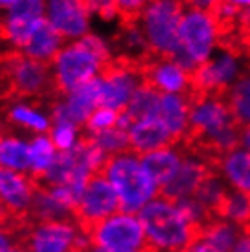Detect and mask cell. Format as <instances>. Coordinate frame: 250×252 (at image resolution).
<instances>
[{
	"instance_id": "1",
	"label": "cell",
	"mask_w": 250,
	"mask_h": 252,
	"mask_svg": "<svg viewBox=\"0 0 250 252\" xmlns=\"http://www.w3.org/2000/svg\"><path fill=\"white\" fill-rule=\"evenodd\" d=\"M241 126L230 110L225 95L192 94L190 101V132L183 145L197 146L203 156L216 159L239 146Z\"/></svg>"
},
{
	"instance_id": "2",
	"label": "cell",
	"mask_w": 250,
	"mask_h": 252,
	"mask_svg": "<svg viewBox=\"0 0 250 252\" xmlns=\"http://www.w3.org/2000/svg\"><path fill=\"white\" fill-rule=\"evenodd\" d=\"M112 59V46L92 33H88L86 37L79 40L64 44L51 64L59 95L62 97L86 84L88 81L99 77Z\"/></svg>"
},
{
	"instance_id": "3",
	"label": "cell",
	"mask_w": 250,
	"mask_h": 252,
	"mask_svg": "<svg viewBox=\"0 0 250 252\" xmlns=\"http://www.w3.org/2000/svg\"><path fill=\"white\" fill-rule=\"evenodd\" d=\"M150 249L183 252L197 240L201 228L188 220L181 207L168 197H156L139 212Z\"/></svg>"
},
{
	"instance_id": "4",
	"label": "cell",
	"mask_w": 250,
	"mask_h": 252,
	"mask_svg": "<svg viewBox=\"0 0 250 252\" xmlns=\"http://www.w3.org/2000/svg\"><path fill=\"white\" fill-rule=\"evenodd\" d=\"M100 172L106 176L119 195L123 212L139 214L161 192L143 166L141 156L133 154L131 150L108 158Z\"/></svg>"
},
{
	"instance_id": "5",
	"label": "cell",
	"mask_w": 250,
	"mask_h": 252,
	"mask_svg": "<svg viewBox=\"0 0 250 252\" xmlns=\"http://www.w3.org/2000/svg\"><path fill=\"white\" fill-rule=\"evenodd\" d=\"M223 44V30L212 11L187 6L179 26V48L174 61L194 73Z\"/></svg>"
},
{
	"instance_id": "6",
	"label": "cell",
	"mask_w": 250,
	"mask_h": 252,
	"mask_svg": "<svg viewBox=\"0 0 250 252\" xmlns=\"http://www.w3.org/2000/svg\"><path fill=\"white\" fill-rule=\"evenodd\" d=\"M185 9L183 0H150L139 13L137 22L154 57H174Z\"/></svg>"
},
{
	"instance_id": "7",
	"label": "cell",
	"mask_w": 250,
	"mask_h": 252,
	"mask_svg": "<svg viewBox=\"0 0 250 252\" xmlns=\"http://www.w3.org/2000/svg\"><path fill=\"white\" fill-rule=\"evenodd\" d=\"M245 75V59L238 46L223 42L205 64L192 73L194 94L226 95Z\"/></svg>"
},
{
	"instance_id": "8",
	"label": "cell",
	"mask_w": 250,
	"mask_h": 252,
	"mask_svg": "<svg viewBox=\"0 0 250 252\" xmlns=\"http://www.w3.org/2000/svg\"><path fill=\"white\" fill-rule=\"evenodd\" d=\"M28 252H90L92 241L75 221H38L20 236Z\"/></svg>"
},
{
	"instance_id": "9",
	"label": "cell",
	"mask_w": 250,
	"mask_h": 252,
	"mask_svg": "<svg viewBox=\"0 0 250 252\" xmlns=\"http://www.w3.org/2000/svg\"><path fill=\"white\" fill-rule=\"evenodd\" d=\"M86 234L92 247L108 252H137L148 247L139 216L123 210L99 221Z\"/></svg>"
},
{
	"instance_id": "10",
	"label": "cell",
	"mask_w": 250,
	"mask_h": 252,
	"mask_svg": "<svg viewBox=\"0 0 250 252\" xmlns=\"http://www.w3.org/2000/svg\"><path fill=\"white\" fill-rule=\"evenodd\" d=\"M100 79V106L125 112L144 81L143 64L126 59L113 57L99 75Z\"/></svg>"
},
{
	"instance_id": "11",
	"label": "cell",
	"mask_w": 250,
	"mask_h": 252,
	"mask_svg": "<svg viewBox=\"0 0 250 252\" xmlns=\"http://www.w3.org/2000/svg\"><path fill=\"white\" fill-rule=\"evenodd\" d=\"M121 212L119 195L102 172H97L88 179L81 199L75 207L77 225L88 232L99 221Z\"/></svg>"
},
{
	"instance_id": "12",
	"label": "cell",
	"mask_w": 250,
	"mask_h": 252,
	"mask_svg": "<svg viewBox=\"0 0 250 252\" xmlns=\"http://www.w3.org/2000/svg\"><path fill=\"white\" fill-rule=\"evenodd\" d=\"M100 106V79L95 77L73 92L59 97L50 106L53 125H73L81 128Z\"/></svg>"
},
{
	"instance_id": "13",
	"label": "cell",
	"mask_w": 250,
	"mask_h": 252,
	"mask_svg": "<svg viewBox=\"0 0 250 252\" xmlns=\"http://www.w3.org/2000/svg\"><path fill=\"white\" fill-rule=\"evenodd\" d=\"M46 20L69 42L90 33V11L82 0H46Z\"/></svg>"
},
{
	"instance_id": "14",
	"label": "cell",
	"mask_w": 250,
	"mask_h": 252,
	"mask_svg": "<svg viewBox=\"0 0 250 252\" xmlns=\"http://www.w3.org/2000/svg\"><path fill=\"white\" fill-rule=\"evenodd\" d=\"M144 81L161 94L192 95V73L172 57H150L143 64Z\"/></svg>"
},
{
	"instance_id": "15",
	"label": "cell",
	"mask_w": 250,
	"mask_h": 252,
	"mask_svg": "<svg viewBox=\"0 0 250 252\" xmlns=\"http://www.w3.org/2000/svg\"><path fill=\"white\" fill-rule=\"evenodd\" d=\"M35 197V183L28 174L4 170L0 177V205L7 214L20 221H28Z\"/></svg>"
},
{
	"instance_id": "16",
	"label": "cell",
	"mask_w": 250,
	"mask_h": 252,
	"mask_svg": "<svg viewBox=\"0 0 250 252\" xmlns=\"http://www.w3.org/2000/svg\"><path fill=\"white\" fill-rule=\"evenodd\" d=\"M212 170V161H208L207 156L192 154L187 146V156H185L181 168L175 174L174 179L166 187L161 189V195L168 197L172 201L190 197V195L195 194V190L199 189V185L205 181V177Z\"/></svg>"
},
{
	"instance_id": "17",
	"label": "cell",
	"mask_w": 250,
	"mask_h": 252,
	"mask_svg": "<svg viewBox=\"0 0 250 252\" xmlns=\"http://www.w3.org/2000/svg\"><path fill=\"white\" fill-rule=\"evenodd\" d=\"M128 137H130V150L137 156L177 145L174 135L159 117H148L131 123L128 128Z\"/></svg>"
},
{
	"instance_id": "18",
	"label": "cell",
	"mask_w": 250,
	"mask_h": 252,
	"mask_svg": "<svg viewBox=\"0 0 250 252\" xmlns=\"http://www.w3.org/2000/svg\"><path fill=\"white\" fill-rule=\"evenodd\" d=\"M185 156H187V146L177 143V145L166 146L161 150L144 154V156H141V161H143L146 172L150 174L152 179L156 181L159 190H161L179 172L183 161H185Z\"/></svg>"
},
{
	"instance_id": "19",
	"label": "cell",
	"mask_w": 250,
	"mask_h": 252,
	"mask_svg": "<svg viewBox=\"0 0 250 252\" xmlns=\"http://www.w3.org/2000/svg\"><path fill=\"white\" fill-rule=\"evenodd\" d=\"M190 101L192 95L163 94L157 117L174 135L175 143H185L190 132Z\"/></svg>"
},
{
	"instance_id": "20",
	"label": "cell",
	"mask_w": 250,
	"mask_h": 252,
	"mask_svg": "<svg viewBox=\"0 0 250 252\" xmlns=\"http://www.w3.org/2000/svg\"><path fill=\"white\" fill-rule=\"evenodd\" d=\"M216 172L225 179L228 189L250 194V152L236 146L216 159Z\"/></svg>"
},
{
	"instance_id": "21",
	"label": "cell",
	"mask_w": 250,
	"mask_h": 252,
	"mask_svg": "<svg viewBox=\"0 0 250 252\" xmlns=\"http://www.w3.org/2000/svg\"><path fill=\"white\" fill-rule=\"evenodd\" d=\"M243 234V228L223 218H214L199 230V238L212 252H232Z\"/></svg>"
},
{
	"instance_id": "22",
	"label": "cell",
	"mask_w": 250,
	"mask_h": 252,
	"mask_svg": "<svg viewBox=\"0 0 250 252\" xmlns=\"http://www.w3.org/2000/svg\"><path fill=\"white\" fill-rule=\"evenodd\" d=\"M161 92L152 88L150 84H143L141 88L135 92L131 97L130 104L126 106L125 112H121L119 126L128 130L131 123L141 119H148V117H157L159 114V106H161Z\"/></svg>"
},
{
	"instance_id": "23",
	"label": "cell",
	"mask_w": 250,
	"mask_h": 252,
	"mask_svg": "<svg viewBox=\"0 0 250 252\" xmlns=\"http://www.w3.org/2000/svg\"><path fill=\"white\" fill-rule=\"evenodd\" d=\"M62 42L64 38L53 30V26L48 20H44L42 24L38 26L37 32L31 35V38L28 40V44L19 51H22L24 55L35 59V61L53 64L57 53L62 50Z\"/></svg>"
},
{
	"instance_id": "24",
	"label": "cell",
	"mask_w": 250,
	"mask_h": 252,
	"mask_svg": "<svg viewBox=\"0 0 250 252\" xmlns=\"http://www.w3.org/2000/svg\"><path fill=\"white\" fill-rule=\"evenodd\" d=\"M0 166L11 172L30 174V143L22 141L17 135L6 133L0 128Z\"/></svg>"
},
{
	"instance_id": "25",
	"label": "cell",
	"mask_w": 250,
	"mask_h": 252,
	"mask_svg": "<svg viewBox=\"0 0 250 252\" xmlns=\"http://www.w3.org/2000/svg\"><path fill=\"white\" fill-rule=\"evenodd\" d=\"M6 104H7V110L6 114H4V117L11 125L20 126V128H28V130L37 133L51 132L53 121H51V117L42 114L38 108L20 101H9Z\"/></svg>"
},
{
	"instance_id": "26",
	"label": "cell",
	"mask_w": 250,
	"mask_h": 252,
	"mask_svg": "<svg viewBox=\"0 0 250 252\" xmlns=\"http://www.w3.org/2000/svg\"><path fill=\"white\" fill-rule=\"evenodd\" d=\"M57 154H59V150L55 148L50 135L40 133L37 137H33L31 143H30L31 166H30V174H28V176L31 177L33 181L44 179V177L48 176L50 168L53 166V163H55Z\"/></svg>"
},
{
	"instance_id": "27",
	"label": "cell",
	"mask_w": 250,
	"mask_h": 252,
	"mask_svg": "<svg viewBox=\"0 0 250 252\" xmlns=\"http://www.w3.org/2000/svg\"><path fill=\"white\" fill-rule=\"evenodd\" d=\"M228 190L230 189H228V185L225 183V179L219 176L218 172H216V168H214V170L205 177V181L199 185V189L195 190L194 197L203 205V207L207 208L214 218H218L219 208H221V205L225 201Z\"/></svg>"
},
{
	"instance_id": "28",
	"label": "cell",
	"mask_w": 250,
	"mask_h": 252,
	"mask_svg": "<svg viewBox=\"0 0 250 252\" xmlns=\"http://www.w3.org/2000/svg\"><path fill=\"white\" fill-rule=\"evenodd\" d=\"M218 218L232 221V223L239 225L243 230H247L250 227V194L230 189L221 208H219Z\"/></svg>"
},
{
	"instance_id": "29",
	"label": "cell",
	"mask_w": 250,
	"mask_h": 252,
	"mask_svg": "<svg viewBox=\"0 0 250 252\" xmlns=\"http://www.w3.org/2000/svg\"><path fill=\"white\" fill-rule=\"evenodd\" d=\"M92 139L97 148H99L106 158H112V156H117V154H125V152H130V137H128V130L121 128L119 125L110 128V130H104V132L99 133H84Z\"/></svg>"
},
{
	"instance_id": "30",
	"label": "cell",
	"mask_w": 250,
	"mask_h": 252,
	"mask_svg": "<svg viewBox=\"0 0 250 252\" xmlns=\"http://www.w3.org/2000/svg\"><path fill=\"white\" fill-rule=\"evenodd\" d=\"M119 117H121V112H117V110L99 106L92 114V117L88 119L86 125H84L86 126V132L84 133H99V132H104V130H110V128L119 125Z\"/></svg>"
},
{
	"instance_id": "31",
	"label": "cell",
	"mask_w": 250,
	"mask_h": 252,
	"mask_svg": "<svg viewBox=\"0 0 250 252\" xmlns=\"http://www.w3.org/2000/svg\"><path fill=\"white\" fill-rule=\"evenodd\" d=\"M51 141L59 152H68L77 145V126L73 125H53L51 126Z\"/></svg>"
},
{
	"instance_id": "32",
	"label": "cell",
	"mask_w": 250,
	"mask_h": 252,
	"mask_svg": "<svg viewBox=\"0 0 250 252\" xmlns=\"http://www.w3.org/2000/svg\"><path fill=\"white\" fill-rule=\"evenodd\" d=\"M82 2L90 11V15H95L104 22H112V20L121 22V13L115 0H82Z\"/></svg>"
},
{
	"instance_id": "33",
	"label": "cell",
	"mask_w": 250,
	"mask_h": 252,
	"mask_svg": "<svg viewBox=\"0 0 250 252\" xmlns=\"http://www.w3.org/2000/svg\"><path fill=\"white\" fill-rule=\"evenodd\" d=\"M150 0H115V4L119 7L121 22L126 20H137L139 13L143 11V7L148 4Z\"/></svg>"
},
{
	"instance_id": "34",
	"label": "cell",
	"mask_w": 250,
	"mask_h": 252,
	"mask_svg": "<svg viewBox=\"0 0 250 252\" xmlns=\"http://www.w3.org/2000/svg\"><path fill=\"white\" fill-rule=\"evenodd\" d=\"M20 245V232L0 223V252H9Z\"/></svg>"
},
{
	"instance_id": "35",
	"label": "cell",
	"mask_w": 250,
	"mask_h": 252,
	"mask_svg": "<svg viewBox=\"0 0 250 252\" xmlns=\"http://www.w3.org/2000/svg\"><path fill=\"white\" fill-rule=\"evenodd\" d=\"M187 6L190 7H197V9H207L210 11L216 4H218V0H183Z\"/></svg>"
},
{
	"instance_id": "36",
	"label": "cell",
	"mask_w": 250,
	"mask_h": 252,
	"mask_svg": "<svg viewBox=\"0 0 250 252\" xmlns=\"http://www.w3.org/2000/svg\"><path fill=\"white\" fill-rule=\"evenodd\" d=\"M239 146L250 152V126L241 128V135H239Z\"/></svg>"
},
{
	"instance_id": "37",
	"label": "cell",
	"mask_w": 250,
	"mask_h": 252,
	"mask_svg": "<svg viewBox=\"0 0 250 252\" xmlns=\"http://www.w3.org/2000/svg\"><path fill=\"white\" fill-rule=\"evenodd\" d=\"M183 252H212V251H210V249H208V247L205 245V243H203L199 238H197V240H195L192 245L187 247V249H185Z\"/></svg>"
},
{
	"instance_id": "38",
	"label": "cell",
	"mask_w": 250,
	"mask_h": 252,
	"mask_svg": "<svg viewBox=\"0 0 250 252\" xmlns=\"http://www.w3.org/2000/svg\"><path fill=\"white\" fill-rule=\"evenodd\" d=\"M230 2L232 6H236L238 9H249L250 7V0H226Z\"/></svg>"
},
{
	"instance_id": "39",
	"label": "cell",
	"mask_w": 250,
	"mask_h": 252,
	"mask_svg": "<svg viewBox=\"0 0 250 252\" xmlns=\"http://www.w3.org/2000/svg\"><path fill=\"white\" fill-rule=\"evenodd\" d=\"M15 2H17V0H0V13L7 11V9L15 4Z\"/></svg>"
},
{
	"instance_id": "40",
	"label": "cell",
	"mask_w": 250,
	"mask_h": 252,
	"mask_svg": "<svg viewBox=\"0 0 250 252\" xmlns=\"http://www.w3.org/2000/svg\"><path fill=\"white\" fill-rule=\"evenodd\" d=\"M90 252H108V251H102V249H97V247H92V249H90ZM137 252H148V247H146L144 251H137Z\"/></svg>"
},
{
	"instance_id": "41",
	"label": "cell",
	"mask_w": 250,
	"mask_h": 252,
	"mask_svg": "<svg viewBox=\"0 0 250 252\" xmlns=\"http://www.w3.org/2000/svg\"><path fill=\"white\" fill-rule=\"evenodd\" d=\"M241 44L247 46V48H249V50H250V35H249V37H245L243 40H241Z\"/></svg>"
},
{
	"instance_id": "42",
	"label": "cell",
	"mask_w": 250,
	"mask_h": 252,
	"mask_svg": "<svg viewBox=\"0 0 250 252\" xmlns=\"http://www.w3.org/2000/svg\"><path fill=\"white\" fill-rule=\"evenodd\" d=\"M9 252H28V251H26V249H24V247H15V249H13V251H9Z\"/></svg>"
},
{
	"instance_id": "43",
	"label": "cell",
	"mask_w": 250,
	"mask_h": 252,
	"mask_svg": "<svg viewBox=\"0 0 250 252\" xmlns=\"http://www.w3.org/2000/svg\"><path fill=\"white\" fill-rule=\"evenodd\" d=\"M247 81H249V84H250V71H247Z\"/></svg>"
},
{
	"instance_id": "44",
	"label": "cell",
	"mask_w": 250,
	"mask_h": 252,
	"mask_svg": "<svg viewBox=\"0 0 250 252\" xmlns=\"http://www.w3.org/2000/svg\"><path fill=\"white\" fill-rule=\"evenodd\" d=\"M2 174H4V170H2V166H0V177H2Z\"/></svg>"
}]
</instances>
